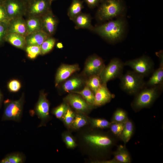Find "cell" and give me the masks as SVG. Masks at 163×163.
I'll return each instance as SVG.
<instances>
[{"label": "cell", "mask_w": 163, "mask_h": 163, "mask_svg": "<svg viewBox=\"0 0 163 163\" xmlns=\"http://www.w3.org/2000/svg\"><path fill=\"white\" fill-rule=\"evenodd\" d=\"M17 34L25 37L28 34L25 21L23 17L11 20L8 24L7 34Z\"/></svg>", "instance_id": "d6986e66"}, {"label": "cell", "mask_w": 163, "mask_h": 163, "mask_svg": "<svg viewBox=\"0 0 163 163\" xmlns=\"http://www.w3.org/2000/svg\"><path fill=\"white\" fill-rule=\"evenodd\" d=\"M8 24L0 23V45L5 41V37L7 34Z\"/></svg>", "instance_id": "ab89813d"}, {"label": "cell", "mask_w": 163, "mask_h": 163, "mask_svg": "<svg viewBox=\"0 0 163 163\" xmlns=\"http://www.w3.org/2000/svg\"><path fill=\"white\" fill-rule=\"evenodd\" d=\"M25 156L21 153L15 152L7 155L0 161V163H22L24 162Z\"/></svg>", "instance_id": "484cf974"}, {"label": "cell", "mask_w": 163, "mask_h": 163, "mask_svg": "<svg viewBox=\"0 0 163 163\" xmlns=\"http://www.w3.org/2000/svg\"><path fill=\"white\" fill-rule=\"evenodd\" d=\"M50 37L42 30L28 34L25 37L27 46H41L43 42Z\"/></svg>", "instance_id": "ffe728a7"}, {"label": "cell", "mask_w": 163, "mask_h": 163, "mask_svg": "<svg viewBox=\"0 0 163 163\" xmlns=\"http://www.w3.org/2000/svg\"><path fill=\"white\" fill-rule=\"evenodd\" d=\"M64 101L77 113L84 114L88 113L94 107L89 104L81 95L72 92L69 93L64 98Z\"/></svg>", "instance_id": "30bf717a"}, {"label": "cell", "mask_w": 163, "mask_h": 163, "mask_svg": "<svg viewBox=\"0 0 163 163\" xmlns=\"http://www.w3.org/2000/svg\"><path fill=\"white\" fill-rule=\"evenodd\" d=\"M124 64L144 77L152 73L154 70V62L150 58L146 56L128 60L124 62Z\"/></svg>", "instance_id": "52a82bcc"}, {"label": "cell", "mask_w": 163, "mask_h": 163, "mask_svg": "<svg viewBox=\"0 0 163 163\" xmlns=\"http://www.w3.org/2000/svg\"><path fill=\"white\" fill-rule=\"evenodd\" d=\"M133 131V126L132 122L128 120L124 124L123 131L120 136L123 142L126 143L130 139Z\"/></svg>", "instance_id": "83f0119b"}, {"label": "cell", "mask_w": 163, "mask_h": 163, "mask_svg": "<svg viewBox=\"0 0 163 163\" xmlns=\"http://www.w3.org/2000/svg\"><path fill=\"white\" fill-rule=\"evenodd\" d=\"M5 41L18 48L25 50L27 46L25 36L14 33L7 34Z\"/></svg>", "instance_id": "7402d4cb"}, {"label": "cell", "mask_w": 163, "mask_h": 163, "mask_svg": "<svg viewBox=\"0 0 163 163\" xmlns=\"http://www.w3.org/2000/svg\"><path fill=\"white\" fill-rule=\"evenodd\" d=\"M25 50L27 57L31 59H35L41 54L40 46L28 45L26 46Z\"/></svg>", "instance_id": "836d02e7"}, {"label": "cell", "mask_w": 163, "mask_h": 163, "mask_svg": "<svg viewBox=\"0 0 163 163\" xmlns=\"http://www.w3.org/2000/svg\"><path fill=\"white\" fill-rule=\"evenodd\" d=\"M24 101L23 94L17 100H5L4 101L5 108L2 120L20 121L22 116Z\"/></svg>", "instance_id": "5b68a950"}, {"label": "cell", "mask_w": 163, "mask_h": 163, "mask_svg": "<svg viewBox=\"0 0 163 163\" xmlns=\"http://www.w3.org/2000/svg\"><path fill=\"white\" fill-rule=\"evenodd\" d=\"M100 4L96 17L101 21L120 17L126 9L123 0H102Z\"/></svg>", "instance_id": "7a4b0ae2"}, {"label": "cell", "mask_w": 163, "mask_h": 163, "mask_svg": "<svg viewBox=\"0 0 163 163\" xmlns=\"http://www.w3.org/2000/svg\"><path fill=\"white\" fill-rule=\"evenodd\" d=\"M50 106L49 102L46 98V94L43 91H41L34 108L35 113L41 121L39 127L45 125L50 118Z\"/></svg>", "instance_id": "7c38bea8"}, {"label": "cell", "mask_w": 163, "mask_h": 163, "mask_svg": "<svg viewBox=\"0 0 163 163\" xmlns=\"http://www.w3.org/2000/svg\"><path fill=\"white\" fill-rule=\"evenodd\" d=\"M80 69L79 65L77 64L72 65L62 64L61 65L58 69L56 74L55 86H57Z\"/></svg>", "instance_id": "9a60e30c"}, {"label": "cell", "mask_w": 163, "mask_h": 163, "mask_svg": "<svg viewBox=\"0 0 163 163\" xmlns=\"http://www.w3.org/2000/svg\"><path fill=\"white\" fill-rule=\"evenodd\" d=\"M92 125L94 127L104 129L110 127V123L103 119L93 118L90 120Z\"/></svg>", "instance_id": "e575fe53"}, {"label": "cell", "mask_w": 163, "mask_h": 163, "mask_svg": "<svg viewBox=\"0 0 163 163\" xmlns=\"http://www.w3.org/2000/svg\"><path fill=\"white\" fill-rule=\"evenodd\" d=\"M88 123V120L85 114L77 113L75 114L74 120L72 123L71 126L74 129H79Z\"/></svg>", "instance_id": "f546056e"}, {"label": "cell", "mask_w": 163, "mask_h": 163, "mask_svg": "<svg viewBox=\"0 0 163 163\" xmlns=\"http://www.w3.org/2000/svg\"><path fill=\"white\" fill-rule=\"evenodd\" d=\"M23 0V1H24L25 2H29L30 1H31V0Z\"/></svg>", "instance_id": "f6af8a7d"}, {"label": "cell", "mask_w": 163, "mask_h": 163, "mask_svg": "<svg viewBox=\"0 0 163 163\" xmlns=\"http://www.w3.org/2000/svg\"><path fill=\"white\" fill-rule=\"evenodd\" d=\"M25 21L28 34L42 30L40 17H27Z\"/></svg>", "instance_id": "603a6c76"}, {"label": "cell", "mask_w": 163, "mask_h": 163, "mask_svg": "<svg viewBox=\"0 0 163 163\" xmlns=\"http://www.w3.org/2000/svg\"><path fill=\"white\" fill-rule=\"evenodd\" d=\"M2 4L10 20L25 16L27 2L22 0H2Z\"/></svg>", "instance_id": "ba28073f"}, {"label": "cell", "mask_w": 163, "mask_h": 163, "mask_svg": "<svg viewBox=\"0 0 163 163\" xmlns=\"http://www.w3.org/2000/svg\"><path fill=\"white\" fill-rule=\"evenodd\" d=\"M87 78L82 73L71 76L63 82L61 88L66 92H72L79 91L86 85Z\"/></svg>", "instance_id": "4fadbf2b"}, {"label": "cell", "mask_w": 163, "mask_h": 163, "mask_svg": "<svg viewBox=\"0 0 163 163\" xmlns=\"http://www.w3.org/2000/svg\"><path fill=\"white\" fill-rule=\"evenodd\" d=\"M10 20L2 2L0 3V23L8 24Z\"/></svg>", "instance_id": "60d3db41"}, {"label": "cell", "mask_w": 163, "mask_h": 163, "mask_svg": "<svg viewBox=\"0 0 163 163\" xmlns=\"http://www.w3.org/2000/svg\"><path fill=\"white\" fill-rule=\"evenodd\" d=\"M50 0H32L27 4L26 15L41 17L51 10Z\"/></svg>", "instance_id": "8fae6325"}, {"label": "cell", "mask_w": 163, "mask_h": 163, "mask_svg": "<svg viewBox=\"0 0 163 163\" xmlns=\"http://www.w3.org/2000/svg\"><path fill=\"white\" fill-rule=\"evenodd\" d=\"M84 140L89 146L94 149H105L112 144V141L108 136L100 134L90 133L85 134Z\"/></svg>", "instance_id": "5bb4252c"}, {"label": "cell", "mask_w": 163, "mask_h": 163, "mask_svg": "<svg viewBox=\"0 0 163 163\" xmlns=\"http://www.w3.org/2000/svg\"><path fill=\"white\" fill-rule=\"evenodd\" d=\"M102 84L99 75H94L87 78L86 85L94 93Z\"/></svg>", "instance_id": "f1b7e54d"}, {"label": "cell", "mask_w": 163, "mask_h": 163, "mask_svg": "<svg viewBox=\"0 0 163 163\" xmlns=\"http://www.w3.org/2000/svg\"><path fill=\"white\" fill-rule=\"evenodd\" d=\"M160 60L159 67L154 70L149 79L145 82V87H149L163 85V54L161 50L156 53Z\"/></svg>", "instance_id": "e0dca14e"}, {"label": "cell", "mask_w": 163, "mask_h": 163, "mask_svg": "<svg viewBox=\"0 0 163 163\" xmlns=\"http://www.w3.org/2000/svg\"><path fill=\"white\" fill-rule=\"evenodd\" d=\"M42 30L50 36L55 33L58 24L57 18L50 10L40 17Z\"/></svg>", "instance_id": "2e32d148"}, {"label": "cell", "mask_w": 163, "mask_h": 163, "mask_svg": "<svg viewBox=\"0 0 163 163\" xmlns=\"http://www.w3.org/2000/svg\"><path fill=\"white\" fill-rule=\"evenodd\" d=\"M88 6L93 8L98 6L102 0H84Z\"/></svg>", "instance_id": "b9f144b4"}, {"label": "cell", "mask_w": 163, "mask_h": 163, "mask_svg": "<svg viewBox=\"0 0 163 163\" xmlns=\"http://www.w3.org/2000/svg\"><path fill=\"white\" fill-rule=\"evenodd\" d=\"M72 93L77 94L81 95L89 105L95 107L94 94L93 92L86 85L81 90Z\"/></svg>", "instance_id": "4316f807"}, {"label": "cell", "mask_w": 163, "mask_h": 163, "mask_svg": "<svg viewBox=\"0 0 163 163\" xmlns=\"http://www.w3.org/2000/svg\"><path fill=\"white\" fill-rule=\"evenodd\" d=\"M52 2L54 0H50Z\"/></svg>", "instance_id": "7dc6e473"}, {"label": "cell", "mask_w": 163, "mask_h": 163, "mask_svg": "<svg viewBox=\"0 0 163 163\" xmlns=\"http://www.w3.org/2000/svg\"><path fill=\"white\" fill-rule=\"evenodd\" d=\"M9 90L11 92L18 91L21 87V84L19 81L17 79H13L9 82L8 85Z\"/></svg>", "instance_id": "f35d334b"}, {"label": "cell", "mask_w": 163, "mask_h": 163, "mask_svg": "<svg viewBox=\"0 0 163 163\" xmlns=\"http://www.w3.org/2000/svg\"><path fill=\"white\" fill-rule=\"evenodd\" d=\"M56 47L58 49H61L63 48V46L62 43L61 42H58L56 44Z\"/></svg>", "instance_id": "7bdbcfd3"}, {"label": "cell", "mask_w": 163, "mask_h": 163, "mask_svg": "<svg viewBox=\"0 0 163 163\" xmlns=\"http://www.w3.org/2000/svg\"><path fill=\"white\" fill-rule=\"evenodd\" d=\"M69 106L65 101L54 108L52 110V113L59 119H62Z\"/></svg>", "instance_id": "1f68e13d"}, {"label": "cell", "mask_w": 163, "mask_h": 163, "mask_svg": "<svg viewBox=\"0 0 163 163\" xmlns=\"http://www.w3.org/2000/svg\"><path fill=\"white\" fill-rule=\"evenodd\" d=\"M114 159L117 162L129 163L130 162V158L128 152L124 146H119L114 153Z\"/></svg>", "instance_id": "cb8c5ba5"}, {"label": "cell", "mask_w": 163, "mask_h": 163, "mask_svg": "<svg viewBox=\"0 0 163 163\" xmlns=\"http://www.w3.org/2000/svg\"><path fill=\"white\" fill-rule=\"evenodd\" d=\"M124 62L118 58L112 59L108 64L105 66L100 75L102 84H106L109 81L120 78L123 74Z\"/></svg>", "instance_id": "8992f818"}, {"label": "cell", "mask_w": 163, "mask_h": 163, "mask_svg": "<svg viewBox=\"0 0 163 163\" xmlns=\"http://www.w3.org/2000/svg\"><path fill=\"white\" fill-rule=\"evenodd\" d=\"M76 29H87L92 30L94 27L91 24V18L88 14L81 13L72 21Z\"/></svg>", "instance_id": "44dd1931"}, {"label": "cell", "mask_w": 163, "mask_h": 163, "mask_svg": "<svg viewBox=\"0 0 163 163\" xmlns=\"http://www.w3.org/2000/svg\"><path fill=\"white\" fill-rule=\"evenodd\" d=\"M2 99H3V96L2 93L0 91V106L2 103Z\"/></svg>", "instance_id": "ee69618b"}, {"label": "cell", "mask_w": 163, "mask_h": 163, "mask_svg": "<svg viewBox=\"0 0 163 163\" xmlns=\"http://www.w3.org/2000/svg\"><path fill=\"white\" fill-rule=\"evenodd\" d=\"M163 85L145 87L137 93L132 104L133 108L138 110L150 106L162 91Z\"/></svg>", "instance_id": "3957f363"}, {"label": "cell", "mask_w": 163, "mask_h": 163, "mask_svg": "<svg viewBox=\"0 0 163 163\" xmlns=\"http://www.w3.org/2000/svg\"><path fill=\"white\" fill-rule=\"evenodd\" d=\"M75 113L70 107L68 108L62 119L65 125L68 127L71 126Z\"/></svg>", "instance_id": "d590c367"}, {"label": "cell", "mask_w": 163, "mask_h": 163, "mask_svg": "<svg viewBox=\"0 0 163 163\" xmlns=\"http://www.w3.org/2000/svg\"><path fill=\"white\" fill-rule=\"evenodd\" d=\"M144 77L133 71H127L119 78L121 89L131 95H136L145 86Z\"/></svg>", "instance_id": "277c9868"}, {"label": "cell", "mask_w": 163, "mask_h": 163, "mask_svg": "<svg viewBox=\"0 0 163 163\" xmlns=\"http://www.w3.org/2000/svg\"><path fill=\"white\" fill-rule=\"evenodd\" d=\"M126 112L121 109H118L114 112L112 122L125 123L128 120Z\"/></svg>", "instance_id": "d6a6232c"}, {"label": "cell", "mask_w": 163, "mask_h": 163, "mask_svg": "<svg viewBox=\"0 0 163 163\" xmlns=\"http://www.w3.org/2000/svg\"><path fill=\"white\" fill-rule=\"evenodd\" d=\"M105 66L101 58L97 55H93L86 59L82 73L87 78L94 75L100 76Z\"/></svg>", "instance_id": "9c48e42d"}, {"label": "cell", "mask_w": 163, "mask_h": 163, "mask_svg": "<svg viewBox=\"0 0 163 163\" xmlns=\"http://www.w3.org/2000/svg\"><path fill=\"white\" fill-rule=\"evenodd\" d=\"M56 41V39L52 36L46 39L40 46V54L44 55L50 52L53 48Z\"/></svg>", "instance_id": "4dcf8cb0"}, {"label": "cell", "mask_w": 163, "mask_h": 163, "mask_svg": "<svg viewBox=\"0 0 163 163\" xmlns=\"http://www.w3.org/2000/svg\"><path fill=\"white\" fill-rule=\"evenodd\" d=\"M126 28L125 21L121 17L94 27L92 31L111 42H117L123 37Z\"/></svg>", "instance_id": "6da1fadb"}, {"label": "cell", "mask_w": 163, "mask_h": 163, "mask_svg": "<svg viewBox=\"0 0 163 163\" xmlns=\"http://www.w3.org/2000/svg\"><path fill=\"white\" fill-rule=\"evenodd\" d=\"M125 123L111 122L110 126L112 133L120 136L124 127Z\"/></svg>", "instance_id": "8d00e7d4"}, {"label": "cell", "mask_w": 163, "mask_h": 163, "mask_svg": "<svg viewBox=\"0 0 163 163\" xmlns=\"http://www.w3.org/2000/svg\"><path fill=\"white\" fill-rule=\"evenodd\" d=\"M2 0H0V3H2Z\"/></svg>", "instance_id": "bcb514c9"}, {"label": "cell", "mask_w": 163, "mask_h": 163, "mask_svg": "<svg viewBox=\"0 0 163 163\" xmlns=\"http://www.w3.org/2000/svg\"><path fill=\"white\" fill-rule=\"evenodd\" d=\"M83 8V3L80 0H72L68 11L69 19L73 21L74 18L82 12Z\"/></svg>", "instance_id": "d4e9b609"}, {"label": "cell", "mask_w": 163, "mask_h": 163, "mask_svg": "<svg viewBox=\"0 0 163 163\" xmlns=\"http://www.w3.org/2000/svg\"><path fill=\"white\" fill-rule=\"evenodd\" d=\"M64 142L68 148L72 149L75 147L76 144L74 138L69 134L65 133L62 135Z\"/></svg>", "instance_id": "74e56055"}, {"label": "cell", "mask_w": 163, "mask_h": 163, "mask_svg": "<svg viewBox=\"0 0 163 163\" xmlns=\"http://www.w3.org/2000/svg\"><path fill=\"white\" fill-rule=\"evenodd\" d=\"M108 88L107 84H102L94 93V107H99L110 102L115 97Z\"/></svg>", "instance_id": "ac0fdd59"}]
</instances>
